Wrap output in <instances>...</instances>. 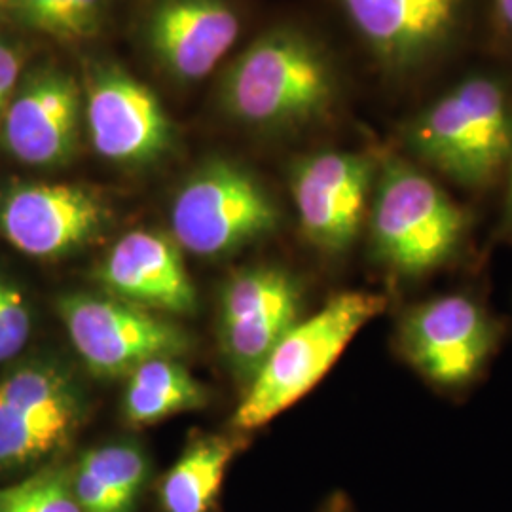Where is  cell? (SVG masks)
Listing matches in <instances>:
<instances>
[{
    "mask_svg": "<svg viewBox=\"0 0 512 512\" xmlns=\"http://www.w3.org/2000/svg\"><path fill=\"white\" fill-rule=\"evenodd\" d=\"M302 287L277 266H253L232 275L220 294L222 353L247 384L302 315Z\"/></svg>",
    "mask_w": 512,
    "mask_h": 512,
    "instance_id": "12",
    "label": "cell"
},
{
    "mask_svg": "<svg viewBox=\"0 0 512 512\" xmlns=\"http://www.w3.org/2000/svg\"><path fill=\"white\" fill-rule=\"evenodd\" d=\"M245 446L239 435H202L190 440L158 486L164 512H215L226 473Z\"/></svg>",
    "mask_w": 512,
    "mask_h": 512,
    "instance_id": "18",
    "label": "cell"
},
{
    "mask_svg": "<svg viewBox=\"0 0 512 512\" xmlns=\"http://www.w3.org/2000/svg\"><path fill=\"white\" fill-rule=\"evenodd\" d=\"M82 92L88 135L101 158L135 167L173 148L175 129L162 99L120 65H93Z\"/></svg>",
    "mask_w": 512,
    "mask_h": 512,
    "instance_id": "10",
    "label": "cell"
},
{
    "mask_svg": "<svg viewBox=\"0 0 512 512\" xmlns=\"http://www.w3.org/2000/svg\"><path fill=\"white\" fill-rule=\"evenodd\" d=\"M109 222L93 190L71 183H23L0 196V234L19 253L54 260L92 243Z\"/></svg>",
    "mask_w": 512,
    "mask_h": 512,
    "instance_id": "13",
    "label": "cell"
},
{
    "mask_svg": "<svg viewBox=\"0 0 512 512\" xmlns=\"http://www.w3.org/2000/svg\"><path fill=\"white\" fill-rule=\"evenodd\" d=\"M317 512H355L353 505L348 499V495L338 492V494L330 495L329 499L321 505V509Z\"/></svg>",
    "mask_w": 512,
    "mask_h": 512,
    "instance_id": "26",
    "label": "cell"
},
{
    "mask_svg": "<svg viewBox=\"0 0 512 512\" xmlns=\"http://www.w3.org/2000/svg\"><path fill=\"white\" fill-rule=\"evenodd\" d=\"M239 29L226 0H158L147 19V44L173 78L196 82L217 69Z\"/></svg>",
    "mask_w": 512,
    "mask_h": 512,
    "instance_id": "16",
    "label": "cell"
},
{
    "mask_svg": "<svg viewBox=\"0 0 512 512\" xmlns=\"http://www.w3.org/2000/svg\"><path fill=\"white\" fill-rule=\"evenodd\" d=\"M340 76L327 48L298 27L256 37L226 67L220 105L249 128L296 133L332 118Z\"/></svg>",
    "mask_w": 512,
    "mask_h": 512,
    "instance_id": "1",
    "label": "cell"
},
{
    "mask_svg": "<svg viewBox=\"0 0 512 512\" xmlns=\"http://www.w3.org/2000/svg\"><path fill=\"white\" fill-rule=\"evenodd\" d=\"M105 293L133 306L188 315L198 308V293L175 239L135 230L118 239L95 272Z\"/></svg>",
    "mask_w": 512,
    "mask_h": 512,
    "instance_id": "15",
    "label": "cell"
},
{
    "mask_svg": "<svg viewBox=\"0 0 512 512\" xmlns=\"http://www.w3.org/2000/svg\"><path fill=\"white\" fill-rule=\"evenodd\" d=\"M384 308L385 298L380 294L349 291L330 298L308 319H300L249 382L232 425L238 431H255L306 397L357 332Z\"/></svg>",
    "mask_w": 512,
    "mask_h": 512,
    "instance_id": "4",
    "label": "cell"
},
{
    "mask_svg": "<svg viewBox=\"0 0 512 512\" xmlns=\"http://www.w3.org/2000/svg\"><path fill=\"white\" fill-rule=\"evenodd\" d=\"M57 313L74 351L99 378H128L148 361L179 359L190 349L179 325L107 293L65 294Z\"/></svg>",
    "mask_w": 512,
    "mask_h": 512,
    "instance_id": "7",
    "label": "cell"
},
{
    "mask_svg": "<svg viewBox=\"0 0 512 512\" xmlns=\"http://www.w3.org/2000/svg\"><path fill=\"white\" fill-rule=\"evenodd\" d=\"M499 234H501V238L512 241V154L511 162L507 167V190H505L503 213H501V222H499Z\"/></svg>",
    "mask_w": 512,
    "mask_h": 512,
    "instance_id": "25",
    "label": "cell"
},
{
    "mask_svg": "<svg viewBox=\"0 0 512 512\" xmlns=\"http://www.w3.org/2000/svg\"><path fill=\"white\" fill-rule=\"evenodd\" d=\"M351 31L391 84L444 65L473 31L476 0H338Z\"/></svg>",
    "mask_w": 512,
    "mask_h": 512,
    "instance_id": "5",
    "label": "cell"
},
{
    "mask_svg": "<svg viewBox=\"0 0 512 512\" xmlns=\"http://www.w3.org/2000/svg\"><path fill=\"white\" fill-rule=\"evenodd\" d=\"M497 325L476 300L446 294L416 304L399 325L408 363L435 384H469L497 344Z\"/></svg>",
    "mask_w": 512,
    "mask_h": 512,
    "instance_id": "11",
    "label": "cell"
},
{
    "mask_svg": "<svg viewBox=\"0 0 512 512\" xmlns=\"http://www.w3.org/2000/svg\"><path fill=\"white\" fill-rule=\"evenodd\" d=\"M372 260L389 274L423 277L452 260L471 228V217L412 160L385 154L368 207Z\"/></svg>",
    "mask_w": 512,
    "mask_h": 512,
    "instance_id": "3",
    "label": "cell"
},
{
    "mask_svg": "<svg viewBox=\"0 0 512 512\" xmlns=\"http://www.w3.org/2000/svg\"><path fill=\"white\" fill-rule=\"evenodd\" d=\"M84 92L73 74L55 67L31 74L14 93L0 122L2 145L31 167L69 164L78 152Z\"/></svg>",
    "mask_w": 512,
    "mask_h": 512,
    "instance_id": "14",
    "label": "cell"
},
{
    "mask_svg": "<svg viewBox=\"0 0 512 512\" xmlns=\"http://www.w3.org/2000/svg\"><path fill=\"white\" fill-rule=\"evenodd\" d=\"M169 219L181 249L215 258L274 234L279 209L249 169L230 160H211L179 188Z\"/></svg>",
    "mask_w": 512,
    "mask_h": 512,
    "instance_id": "6",
    "label": "cell"
},
{
    "mask_svg": "<svg viewBox=\"0 0 512 512\" xmlns=\"http://www.w3.org/2000/svg\"><path fill=\"white\" fill-rule=\"evenodd\" d=\"M23 23L63 42L92 38L101 29L103 0H12Z\"/></svg>",
    "mask_w": 512,
    "mask_h": 512,
    "instance_id": "20",
    "label": "cell"
},
{
    "mask_svg": "<svg viewBox=\"0 0 512 512\" xmlns=\"http://www.w3.org/2000/svg\"><path fill=\"white\" fill-rule=\"evenodd\" d=\"M380 158L366 152L323 150L302 156L289 175L300 232L317 251L342 255L359 236Z\"/></svg>",
    "mask_w": 512,
    "mask_h": 512,
    "instance_id": "9",
    "label": "cell"
},
{
    "mask_svg": "<svg viewBox=\"0 0 512 512\" xmlns=\"http://www.w3.org/2000/svg\"><path fill=\"white\" fill-rule=\"evenodd\" d=\"M0 512H82L74 495L71 465L48 463L0 488Z\"/></svg>",
    "mask_w": 512,
    "mask_h": 512,
    "instance_id": "21",
    "label": "cell"
},
{
    "mask_svg": "<svg viewBox=\"0 0 512 512\" xmlns=\"http://www.w3.org/2000/svg\"><path fill=\"white\" fill-rule=\"evenodd\" d=\"M150 476L145 450L129 440L93 446L71 465L82 512H135Z\"/></svg>",
    "mask_w": 512,
    "mask_h": 512,
    "instance_id": "17",
    "label": "cell"
},
{
    "mask_svg": "<svg viewBox=\"0 0 512 512\" xmlns=\"http://www.w3.org/2000/svg\"><path fill=\"white\" fill-rule=\"evenodd\" d=\"M403 148L452 183L484 190L511 162L512 86L497 73L467 74L399 129Z\"/></svg>",
    "mask_w": 512,
    "mask_h": 512,
    "instance_id": "2",
    "label": "cell"
},
{
    "mask_svg": "<svg viewBox=\"0 0 512 512\" xmlns=\"http://www.w3.org/2000/svg\"><path fill=\"white\" fill-rule=\"evenodd\" d=\"M86 416L78 380L55 361H33L0 380V473L65 448Z\"/></svg>",
    "mask_w": 512,
    "mask_h": 512,
    "instance_id": "8",
    "label": "cell"
},
{
    "mask_svg": "<svg viewBox=\"0 0 512 512\" xmlns=\"http://www.w3.org/2000/svg\"><path fill=\"white\" fill-rule=\"evenodd\" d=\"M490 14L497 44L512 54V0H490Z\"/></svg>",
    "mask_w": 512,
    "mask_h": 512,
    "instance_id": "24",
    "label": "cell"
},
{
    "mask_svg": "<svg viewBox=\"0 0 512 512\" xmlns=\"http://www.w3.org/2000/svg\"><path fill=\"white\" fill-rule=\"evenodd\" d=\"M207 389L179 359H154L128 376L122 410L131 425H154L207 404Z\"/></svg>",
    "mask_w": 512,
    "mask_h": 512,
    "instance_id": "19",
    "label": "cell"
},
{
    "mask_svg": "<svg viewBox=\"0 0 512 512\" xmlns=\"http://www.w3.org/2000/svg\"><path fill=\"white\" fill-rule=\"evenodd\" d=\"M31 338V311L23 293L0 274V363L12 361Z\"/></svg>",
    "mask_w": 512,
    "mask_h": 512,
    "instance_id": "22",
    "label": "cell"
},
{
    "mask_svg": "<svg viewBox=\"0 0 512 512\" xmlns=\"http://www.w3.org/2000/svg\"><path fill=\"white\" fill-rule=\"evenodd\" d=\"M21 67L23 55L18 48L6 40H0V122L18 90Z\"/></svg>",
    "mask_w": 512,
    "mask_h": 512,
    "instance_id": "23",
    "label": "cell"
}]
</instances>
